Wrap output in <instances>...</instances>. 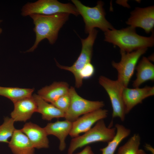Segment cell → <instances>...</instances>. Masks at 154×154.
Returning <instances> with one entry per match:
<instances>
[{
	"label": "cell",
	"instance_id": "obj_1",
	"mask_svg": "<svg viewBox=\"0 0 154 154\" xmlns=\"http://www.w3.org/2000/svg\"><path fill=\"white\" fill-rule=\"evenodd\" d=\"M70 14L58 13L50 15L32 14L29 16L32 19L35 34L34 43L25 52H31L38 47L40 43L46 39L51 44H53L58 38L59 32L68 20Z\"/></svg>",
	"mask_w": 154,
	"mask_h": 154
},
{
	"label": "cell",
	"instance_id": "obj_2",
	"mask_svg": "<svg viewBox=\"0 0 154 154\" xmlns=\"http://www.w3.org/2000/svg\"><path fill=\"white\" fill-rule=\"evenodd\" d=\"M105 41L119 47L120 50L130 52L141 48L153 46L154 33L149 37L137 34L135 28L129 26L120 30L114 29L104 32Z\"/></svg>",
	"mask_w": 154,
	"mask_h": 154
},
{
	"label": "cell",
	"instance_id": "obj_3",
	"mask_svg": "<svg viewBox=\"0 0 154 154\" xmlns=\"http://www.w3.org/2000/svg\"><path fill=\"white\" fill-rule=\"evenodd\" d=\"M72 1L83 18L86 33L88 34L95 28H99L104 32L114 29L106 19L102 1H99L96 6L90 7L83 5L78 0Z\"/></svg>",
	"mask_w": 154,
	"mask_h": 154
},
{
	"label": "cell",
	"instance_id": "obj_4",
	"mask_svg": "<svg viewBox=\"0 0 154 154\" xmlns=\"http://www.w3.org/2000/svg\"><path fill=\"white\" fill-rule=\"evenodd\" d=\"M115 127H107L104 119L97 121L95 125L81 135L73 138L70 142L67 154H72L77 149L98 142L108 143L116 134Z\"/></svg>",
	"mask_w": 154,
	"mask_h": 154
},
{
	"label": "cell",
	"instance_id": "obj_5",
	"mask_svg": "<svg viewBox=\"0 0 154 154\" xmlns=\"http://www.w3.org/2000/svg\"><path fill=\"white\" fill-rule=\"evenodd\" d=\"M21 11V15L24 17L32 14L50 15L61 13L71 14L76 16L79 15L74 5L62 3L57 0H38L33 2H28L22 7Z\"/></svg>",
	"mask_w": 154,
	"mask_h": 154
},
{
	"label": "cell",
	"instance_id": "obj_6",
	"mask_svg": "<svg viewBox=\"0 0 154 154\" xmlns=\"http://www.w3.org/2000/svg\"><path fill=\"white\" fill-rule=\"evenodd\" d=\"M98 33V31L94 29L89 33L86 38H80L82 46L81 52L77 59L71 66H63L56 61V65L59 68L68 71L73 74L75 79V87L77 88H80L83 83V80L79 75L80 71L86 64L91 62L93 46Z\"/></svg>",
	"mask_w": 154,
	"mask_h": 154
},
{
	"label": "cell",
	"instance_id": "obj_7",
	"mask_svg": "<svg viewBox=\"0 0 154 154\" xmlns=\"http://www.w3.org/2000/svg\"><path fill=\"white\" fill-rule=\"evenodd\" d=\"M147 49L141 48L130 52L120 50V61L118 62H112V66L117 72V80L124 87H127L139 59L146 52Z\"/></svg>",
	"mask_w": 154,
	"mask_h": 154
},
{
	"label": "cell",
	"instance_id": "obj_8",
	"mask_svg": "<svg viewBox=\"0 0 154 154\" xmlns=\"http://www.w3.org/2000/svg\"><path fill=\"white\" fill-rule=\"evenodd\" d=\"M70 102L64 118L73 122L80 116L102 108L105 105L102 101H92L84 99L79 96L72 86L69 88Z\"/></svg>",
	"mask_w": 154,
	"mask_h": 154
},
{
	"label": "cell",
	"instance_id": "obj_9",
	"mask_svg": "<svg viewBox=\"0 0 154 154\" xmlns=\"http://www.w3.org/2000/svg\"><path fill=\"white\" fill-rule=\"evenodd\" d=\"M98 81L109 96L113 110L112 117H118L124 121L126 114L122 92L125 87L117 80H112L103 76L99 77Z\"/></svg>",
	"mask_w": 154,
	"mask_h": 154
},
{
	"label": "cell",
	"instance_id": "obj_10",
	"mask_svg": "<svg viewBox=\"0 0 154 154\" xmlns=\"http://www.w3.org/2000/svg\"><path fill=\"white\" fill-rule=\"evenodd\" d=\"M126 23L134 28H141L147 33L153 31L154 27V6L135 8L131 12Z\"/></svg>",
	"mask_w": 154,
	"mask_h": 154
},
{
	"label": "cell",
	"instance_id": "obj_11",
	"mask_svg": "<svg viewBox=\"0 0 154 154\" xmlns=\"http://www.w3.org/2000/svg\"><path fill=\"white\" fill-rule=\"evenodd\" d=\"M108 114L107 110L101 108L83 115L72 122L69 135L73 138L85 133L91 129L95 123L106 118Z\"/></svg>",
	"mask_w": 154,
	"mask_h": 154
},
{
	"label": "cell",
	"instance_id": "obj_12",
	"mask_svg": "<svg viewBox=\"0 0 154 154\" xmlns=\"http://www.w3.org/2000/svg\"><path fill=\"white\" fill-rule=\"evenodd\" d=\"M154 95V86H146L142 88H134L124 87L122 97L126 114L136 106L141 103L144 99Z\"/></svg>",
	"mask_w": 154,
	"mask_h": 154
},
{
	"label": "cell",
	"instance_id": "obj_13",
	"mask_svg": "<svg viewBox=\"0 0 154 154\" xmlns=\"http://www.w3.org/2000/svg\"><path fill=\"white\" fill-rule=\"evenodd\" d=\"M14 104V109L11 116L15 121L25 122L37 112V104L33 96L19 100Z\"/></svg>",
	"mask_w": 154,
	"mask_h": 154
},
{
	"label": "cell",
	"instance_id": "obj_14",
	"mask_svg": "<svg viewBox=\"0 0 154 154\" xmlns=\"http://www.w3.org/2000/svg\"><path fill=\"white\" fill-rule=\"evenodd\" d=\"M28 137L34 148L38 149L49 147V141L44 128L29 122L26 123L21 129Z\"/></svg>",
	"mask_w": 154,
	"mask_h": 154
},
{
	"label": "cell",
	"instance_id": "obj_15",
	"mask_svg": "<svg viewBox=\"0 0 154 154\" xmlns=\"http://www.w3.org/2000/svg\"><path fill=\"white\" fill-rule=\"evenodd\" d=\"M72 122L67 120H58L48 123L44 128L47 134L53 135L57 137L60 141L59 149L61 151L66 147L65 139L72 129Z\"/></svg>",
	"mask_w": 154,
	"mask_h": 154
},
{
	"label": "cell",
	"instance_id": "obj_16",
	"mask_svg": "<svg viewBox=\"0 0 154 154\" xmlns=\"http://www.w3.org/2000/svg\"><path fill=\"white\" fill-rule=\"evenodd\" d=\"M9 146L14 154H34L35 148L21 129H15Z\"/></svg>",
	"mask_w": 154,
	"mask_h": 154
},
{
	"label": "cell",
	"instance_id": "obj_17",
	"mask_svg": "<svg viewBox=\"0 0 154 154\" xmlns=\"http://www.w3.org/2000/svg\"><path fill=\"white\" fill-rule=\"evenodd\" d=\"M69 89L67 82H55L40 89L38 94L46 102L52 104L61 96L68 93Z\"/></svg>",
	"mask_w": 154,
	"mask_h": 154
},
{
	"label": "cell",
	"instance_id": "obj_18",
	"mask_svg": "<svg viewBox=\"0 0 154 154\" xmlns=\"http://www.w3.org/2000/svg\"><path fill=\"white\" fill-rule=\"evenodd\" d=\"M136 78L133 81L134 88H139L145 82L154 80V65L148 58L143 57L136 66Z\"/></svg>",
	"mask_w": 154,
	"mask_h": 154
},
{
	"label": "cell",
	"instance_id": "obj_19",
	"mask_svg": "<svg viewBox=\"0 0 154 154\" xmlns=\"http://www.w3.org/2000/svg\"><path fill=\"white\" fill-rule=\"evenodd\" d=\"M33 96L37 104V112L41 114L43 119L50 121L54 118L64 117L65 113L49 104L38 94H35Z\"/></svg>",
	"mask_w": 154,
	"mask_h": 154
},
{
	"label": "cell",
	"instance_id": "obj_20",
	"mask_svg": "<svg viewBox=\"0 0 154 154\" xmlns=\"http://www.w3.org/2000/svg\"><path fill=\"white\" fill-rule=\"evenodd\" d=\"M115 127L116 130V134L112 140L108 143L106 147L100 149L102 154H114L121 141L131 133L130 129L122 125L117 123Z\"/></svg>",
	"mask_w": 154,
	"mask_h": 154
},
{
	"label": "cell",
	"instance_id": "obj_21",
	"mask_svg": "<svg viewBox=\"0 0 154 154\" xmlns=\"http://www.w3.org/2000/svg\"><path fill=\"white\" fill-rule=\"evenodd\" d=\"M34 88L7 87L0 86V95L5 96L14 102L21 99L32 96Z\"/></svg>",
	"mask_w": 154,
	"mask_h": 154
},
{
	"label": "cell",
	"instance_id": "obj_22",
	"mask_svg": "<svg viewBox=\"0 0 154 154\" xmlns=\"http://www.w3.org/2000/svg\"><path fill=\"white\" fill-rule=\"evenodd\" d=\"M140 142L139 135L134 134L124 145L119 147L117 154H137Z\"/></svg>",
	"mask_w": 154,
	"mask_h": 154
},
{
	"label": "cell",
	"instance_id": "obj_23",
	"mask_svg": "<svg viewBox=\"0 0 154 154\" xmlns=\"http://www.w3.org/2000/svg\"><path fill=\"white\" fill-rule=\"evenodd\" d=\"M15 121L11 118H5L3 124L0 125V142L9 143L8 139L12 136L15 128Z\"/></svg>",
	"mask_w": 154,
	"mask_h": 154
},
{
	"label": "cell",
	"instance_id": "obj_24",
	"mask_svg": "<svg viewBox=\"0 0 154 154\" xmlns=\"http://www.w3.org/2000/svg\"><path fill=\"white\" fill-rule=\"evenodd\" d=\"M70 102V98L68 92L61 96L51 104L66 113L69 108Z\"/></svg>",
	"mask_w": 154,
	"mask_h": 154
},
{
	"label": "cell",
	"instance_id": "obj_25",
	"mask_svg": "<svg viewBox=\"0 0 154 154\" xmlns=\"http://www.w3.org/2000/svg\"><path fill=\"white\" fill-rule=\"evenodd\" d=\"M95 68L91 62L87 63L82 69L79 73V75L83 80L90 78L94 75Z\"/></svg>",
	"mask_w": 154,
	"mask_h": 154
},
{
	"label": "cell",
	"instance_id": "obj_26",
	"mask_svg": "<svg viewBox=\"0 0 154 154\" xmlns=\"http://www.w3.org/2000/svg\"><path fill=\"white\" fill-rule=\"evenodd\" d=\"M72 154H94L91 147L87 145L81 151L77 153Z\"/></svg>",
	"mask_w": 154,
	"mask_h": 154
},
{
	"label": "cell",
	"instance_id": "obj_27",
	"mask_svg": "<svg viewBox=\"0 0 154 154\" xmlns=\"http://www.w3.org/2000/svg\"><path fill=\"white\" fill-rule=\"evenodd\" d=\"M137 154H147L142 149H139Z\"/></svg>",
	"mask_w": 154,
	"mask_h": 154
},
{
	"label": "cell",
	"instance_id": "obj_28",
	"mask_svg": "<svg viewBox=\"0 0 154 154\" xmlns=\"http://www.w3.org/2000/svg\"><path fill=\"white\" fill-rule=\"evenodd\" d=\"M3 21V20L2 19H0V24ZM3 31L2 29L0 27V35L2 33Z\"/></svg>",
	"mask_w": 154,
	"mask_h": 154
}]
</instances>
